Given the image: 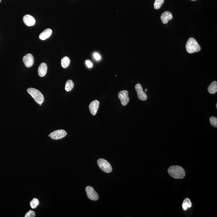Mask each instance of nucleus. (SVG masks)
I'll list each match as a JSON object with an SVG mask.
<instances>
[{
  "label": "nucleus",
  "mask_w": 217,
  "mask_h": 217,
  "mask_svg": "<svg viewBox=\"0 0 217 217\" xmlns=\"http://www.w3.org/2000/svg\"><path fill=\"white\" fill-rule=\"evenodd\" d=\"M191 1H197V0H191Z\"/></svg>",
  "instance_id": "a878e982"
},
{
  "label": "nucleus",
  "mask_w": 217,
  "mask_h": 217,
  "mask_svg": "<svg viewBox=\"0 0 217 217\" xmlns=\"http://www.w3.org/2000/svg\"><path fill=\"white\" fill-rule=\"evenodd\" d=\"M168 171L170 176L175 179H182L186 176L185 170L179 166H172L169 167Z\"/></svg>",
  "instance_id": "f257e3e1"
},
{
  "label": "nucleus",
  "mask_w": 217,
  "mask_h": 217,
  "mask_svg": "<svg viewBox=\"0 0 217 217\" xmlns=\"http://www.w3.org/2000/svg\"><path fill=\"white\" fill-rule=\"evenodd\" d=\"M93 56L95 60H99L101 59L100 55L97 53H94V54Z\"/></svg>",
  "instance_id": "5701e85b"
},
{
  "label": "nucleus",
  "mask_w": 217,
  "mask_h": 217,
  "mask_svg": "<svg viewBox=\"0 0 217 217\" xmlns=\"http://www.w3.org/2000/svg\"><path fill=\"white\" fill-rule=\"evenodd\" d=\"M87 196L88 198L93 201H97L99 199V196L92 186H87L85 189Z\"/></svg>",
  "instance_id": "423d86ee"
},
{
  "label": "nucleus",
  "mask_w": 217,
  "mask_h": 217,
  "mask_svg": "<svg viewBox=\"0 0 217 217\" xmlns=\"http://www.w3.org/2000/svg\"><path fill=\"white\" fill-rule=\"evenodd\" d=\"M164 0H155L154 3L155 9H158L161 7L164 3Z\"/></svg>",
  "instance_id": "6ab92c4d"
},
{
  "label": "nucleus",
  "mask_w": 217,
  "mask_h": 217,
  "mask_svg": "<svg viewBox=\"0 0 217 217\" xmlns=\"http://www.w3.org/2000/svg\"><path fill=\"white\" fill-rule=\"evenodd\" d=\"M216 108H217V104H216Z\"/></svg>",
  "instance_id": "bb28decb"
},
{
  "label": "nucleus",
  "mask_w": 217,
  "mask_h": 217,
  "mask_svg": "<svg viewBox=\"0 0 217 217\" xmlns=\"http://www.w3.org/2000/svg\"><path fill=\"white\" fill-rule=\"evenodd\" d=\"M27 91L37 103L40 104L43 103L44 98L40 91L32 88H28Z\"/></svg>",
  "instance_id": "7ed1b4c3"
},
{
  "label": "nucleus",
  "mask_w": 217,
  "mask_h": 217,
  "mask_svg": "<svg viewBox=\"0 0 217 217\" xmlns=\"http://www.w3.org/2000/svg\"><path fill=\"white\" fill-rule=\"evenodd\" d=\"M148 91V89H145V92H146Z\"/></svg>",
  "instance_id": "393cba45"
},
{
  "label": "nucleus",
  "mask_w": 217,
  "mask_h": 217,
  "mask_svg": "<svg viewBox=\"0 0 217 217\" xmlns=\"http://www.w3.org/2000/svg\"><path fill=\"white\" fill-rule=\"evenodd\" d=\"M208 91L209 93L214 94L217 92V82L214 81L211 83L208 88Z\"/></svg>",
  "instance_id": "2eb2a0df"
},
{
  "label": "nucleus",
  "mask_w": 217,
  "mask_h": 217,
  "mask_svg": "<svg viewBox=\"0 0 217 217\" xmlns=\"http://www.w3.org/2000/svg\"><path fill=\"white\" fill-rule=\"evenodd\" d=\"M74 87V83L72 80H68L66 81L65 87V89L66 91L70 92V91L72 90Z\"/></svg>",
  "instance_id": "f3484780"
},
{
  "label": "nucleus",
  "mask_w": 217,
  "mask_h": 217,
  "mask_svg": "<svg viewBox=\"0 0 217 217\" xmlns=\"http://www.w3.org/2000/svg\"><path fill=\"white\" fill-rule=\"evenodd\" d=\"M48 66L45 63H42L38 68V73L40 77H44L47 72Z\"/></svg>",
  "instance_id": "ddd939ff"
},
{
  "label": "nucleus",
  "mask_w": 217,
  "mask_h": 217,
  "mask_svg": "<svg viewBox=\"0 0 217 217\" xmlns=\"http://www.w3.org/2000/svg\"><path fill=\"white\" fill-rule=\"evenodd\" d=\"M1 0H0V2H1Z\"/></svg>",
  "instance_id": "c85d7f7f"
},
{
  "label": "nucleus",
  "mask_w": 217,
  "mask_h": 217,
  "mask_svg": "<svg viewBox=\"0 0 217 217\" xmlns=\"http://www.w3.org/2000/svg\"><path fill=\"white\" fill-rule=\"evenodd\" d=\"M35 216V212L32 210H30L26 214L25 217H34Z\"/></svg>",
  "instance_id": "4be33fe9"
},
{
  "label": "nucleus",
  "mask_w": 217,
  "mask_h": 217,
  "mask_svg": "<svg viewBox=\"0 0 217 217\" xmlns=\"http://www.w3.org/2000/svg\"><path fill=\"white\" fill-rule=\"evenodd\" d=\"M97 164L99 168L106 173H110L112 171L111 166L106 160L101 158L98 160Z\"/></svg>",
  "instance_id": "20e7f679"
},
{
  "label": "nucleus",
  "mask_w": 217,
  "mask_h": 217,
  "mask_svg": "<svg viewBox=\"0 0 217 217\" xmlns=\"http://www.w3.org/2000/svg\"><path fill=\"white\" fill-rule=\"evenodd\" d=\"M23 60L25 65L27 68L31 67L34 64V57L31 54H27L23 57Z\"/></svg>",
  "instance_id": "1a4fd4ad"
},
{
  "label": "nucleus",
  "mask_w": 217,
  "mask_h": 217,
  "mask_svg": "<svg viewBox=\"0 0 217 217\" xmlns=\"http://www.w3.org/2000/svg\"><path fill=\"white\" fill-rule=\"evenodd\" d=\"M48 136H49H49H50V135H48Z\"/></svg>",
  "instance_id": "cd10ccee"
},
{
  "label": "nucleus",
  "mask_w": 217,
  "mask_h": 217,
  "mask_svg": "<svg viewBox=\"0 0 217 217\" xmlns=\"http://www.w3.org/2000/svg\"><path fill=\"white\" fill-rule=\"evenodd\" d=\"M39 201L38 199L34 198L31 201H30V204L31 208L32 209H35L38 207V206L39 205Z\"/></svg>",
  "instance_id": "aec40b11"
},
{
  "label": "nucleus",
  "mask_w": 217,
  "mask_h": 217,
  "mask_svg": "<svg viewBox=\"0 0 217 217\" xmlns=\"http://www.w3.org/2000/svg\"><path fill=\"white\" fill-rule=\"evenodd\" d=\"M186 49L189 53L192 54L200 52L201 48L197 41L194 38H191L186 42Z\"/></svg>",
  "instance_id": "f03ea898"
},
{
  "label": "nucleus",
  "mask_w": 217,
  "mask_h": 217,
  "mask_svg": "<svg viewBox=\"0 0 217 217\" xmlns=\"http://www.w3.org/2000/svg\"><path fill=\"white\" fill-rule=\"evenodd\" d=\"M99 102L97 100H95L91 102L89 105V110L90 111L91 114L92 115H96L99 109Z\"/></svg>",
  "instance_id": "9d476101"
},
{
  "label": "nucleus",
  "mask_w": 217,
  "mask_h": 217,
  "mask_svg": "<svg viewBox=\"0 0 217 217\" xmlns=\"http://www.w3.org/2000/svg\"><path fill=\"white\" fill-rule=\"evenodd\" d=\"M192 204L189 198L185 199L183 201V204H182V207L183 210H186L188 208H190L191 207Z\"/></svg>",
  "instance_id": "a211bd4d"
},
{
  "label": "nucleus",
  "mask_w": 217,
  "mask_h": 217,
  "mask_svg": "<svg viewBox=\"0 0 217 217\" xmlns=\"http://www.w3.org/2000/svg\"><path fill=\"white\" fill-rule=\"evenodd\" d=\"M67 134V133L64 130H60L51 133L50 136L51 139L55 140H58L65 137Z\"/></svg>",
  "instance_id": "0eeeda50"
},
{
  "label": "nucleus",
  "mask_w": 217,
  "mask_h": 217,
  "mask_svg": "<svg viewBox=\"0 0 217 217\" xmlns=\"http://www.w3.org/2000/svg\"><path fill=\"white\" fill-rule=\"evenodd\" d=\"M70 63L69 58L67 56H65L61 60V65L64 68H67L70 65Z\"/></svg>",
  "instance_id": "dca6fc26"
},
{
  "label": "nucleus",
  "mask_w": 217,
  "mask_h": 217,
  "mask_svg": "<svg viewBox=\"0 0 217 217\" xmlns=\"http://www.w3.org/2000/svg\"><path fill=\"white\" fill-rule=\"evenodd\" d=\"M23 22L27 26H32L35 25V20L33 16L30 15H26L23 17Z\"/></svg>",
  "instance_id": "9b49d317"
},
{
  "label": "nucleus",
  "mask_w": 217,
  "mask_h": 217,
  "mask_svg": "<svg viewBox=\"0 0 217 217\" xmlns=\"http://www.w3.org/2000/svg\"><path fill=\"white\" fill-rule=\"evenodd\" d=\"M210 122L211 125L215 128L217 127V118L216 117H211L210 118Z\"/></svg>",
  "instance_id": "412c9836"
},
{
  "label": "nucleus",
  "mask_w": 217,
  "mask_h": 217,
  "mask_svg": "<svg viewBox=\"0 0 217 217\" xmlns=\"http://www.w3.org/2000/svg\"><path fill=\"white\" fill-rule=\"evenodd\" d=\"M118 97L121 101L122 106H126L130 101V98L128 96V91L124 90L120 91L118 93Z\"/></svg>",
  "instance_id": "39448f33"
},
{
  "label": "nucleus",
  "mask_w": 217,
  "mask_h": 217,
  "mask_svg": "<svg viewBox=\"0 0 217 217\" xmlns=\"http://www.w3.org/2000/svg\"><path fill=\"white\" fill-rule=\"evenodd\" d=\"M86 64L88 68H91L92 67V66H93L92 63H91L90 61L88 60H87L86 61Z\"/></svg>",
  "instance_id": "b1692460"
},
{
  "label": "nucleus",
  "mask_w": 217,
  "mask_h": 217,
  "mask_svg": "<svg viewBox=\"0 0 217 217\" xmlns=\"http://www.w3.org/2000/svg\"><path fill=\"white\" fill-rule=\"evenodd\" d=\"M172 18H173V16H172V14L168 11L163 13L161 17L162 21L164 24L168 23L170 20L172 19Z\"/></svg>",
  "instance_id": "f8f14e48"
},
{
  "label": "nucleus",
  "mask_w": 217,
  "mask_h": 217,
  "mask_svg": "<svg viewBox=\"0 0 217 217\" xmlns=\"http://www.w3.org/2000/svg\"><path fill=\"white\" fill-rule=\"evenodd\" d=\"M135 90L137 93L138 97L139 100L146 101L147 99V95L146 92L143 91L142 85L138 83L135 87Z\"/></svg>",
  "instance_id": "6e6552de"
},
{
  "label": "nucleus",
  "mask_w": 217,
  "mask_h": 217,
  "mask_svg": "<svg viewBox=\"0 0 217 217\" xmlns=\"http://www.w3.org/2000/svg\"><path fill=\"white\" fill-rule=\"evenodd\" d=\"M52 30L50 29H47L46 30H44L42 33L40 34L39 35V38L40 39L44 40L47 39L49 38L52 35Z\"/></svg>",
  "instance_id": "4468645a"
}]
</instances>
